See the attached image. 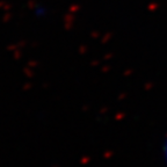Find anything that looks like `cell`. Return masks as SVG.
<instances>
[{
    "label": "cell",
    "instance_id": "cell-1",
    "mask_svg": "<svg viewBox=\"0 0 167 167\" xmlns=\"http://www.w3.org/2000/svg\"><path fill=\"white\" fill-rule=\"evenodd\" d=\"M163 152H164V160H165V164H166V166H167V138H166V141H165V144H164Z\"/></svg>",
    "mask_w": 167,
    "mask_h": 167
}]
</instances>
